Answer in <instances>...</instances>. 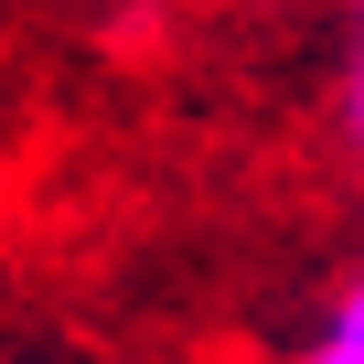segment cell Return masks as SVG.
<instances>
[{
	"instance_id": "obj_1",
	"label": "cell",
	"mask_w": 364,
	"mask_h": 364,
	"mask_svg": "<svg viewBox=\"0 0 364 364\" xmlns=\"http://www.w3.org/2000/svg\"><path fill=\"white\" fill-rule=\"evenodd\" d=\"M300 364H364V268H353V289L321 311V332H311V353Z\"/></svg>"
},
{
	"instance_id": "obj_2",
	"label": "cell",
	"mask_w": 364,
	"mask_h": 364,
	"mask_svg": "<svg viewBox=\"0 0 364 364\" xmlns=\"http://www.w3.org/2000/svg\"><path fill=\"white\" fill-rule=\"evenodd\" d=\"M353 22H364V0H353ZM353 129H364V65H353Z\"/></svg>"
}]
</instances>
